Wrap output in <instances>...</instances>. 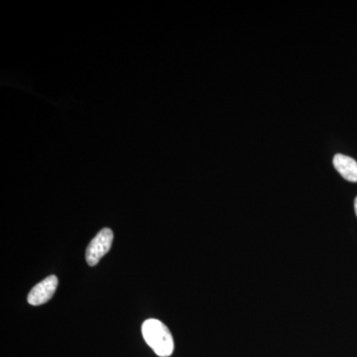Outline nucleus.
Instances as JSON below:
<instances>
[{"mask_svg":"<svg viewBox=\"0 0 357 357\" xmlns=\"http://www.w3.org/2000/svg\"><path fill=\"white\" fill-rule=\"evenodd\" d=\"M58 283L59 280L55 275L47 277L30 291L27 298L28 303L32 306H40L48 302L55 294Z\"/></svg>","mask_w":357,"mask_h":357,"instance_id":"7ed1b4c3","label":"nucleus"},{"mask_svg":"<svg viewBox=\"0 0 357 357\" xmlns=\"http://www.w3.org/2000/svg\"><path fill=\"white\" fill-rule=\"evenodd\" d=\"M333 166L338 173L349 182H357V162L351 157L337 154L333 158Z\"/></svg>","mask_w":357,"mask_h":357,"instance_id":"20e7f679","label":"nucleus"},{"mask_svg":"<svg viewBox=\"0 0 357 357\" xmlns=\"http://www.w3.org/2000/svg\"><path fill=\"white\" fill-rule=\"evenodd\" d=\"M142 335L146 344L160 357L172 356L174 340L169 328L158 319H147L142 326Z\"/></svg>","mask_w":357,"mask_h":357,"instance_id":"f257e3e1","label":"nucleus"},{"mask_svg":"<svg viewBox=\"0 0 357 357\" xmlns=\"http://www.w3.org/2000/svg\"><path fill=\"white\" fill-rule=\"evenodd\" d=\"M354 210H356V213L357 215V197H356V201H354Z\"/></svg>","mask_w":357,"mask_h":357,"instance_id":"39448f33","label":"nucleus"},{"mask_svg":"<svg viewBox=\"0 0 357 357\" xmlns=\"http://www.w3.org/2000/svg\"><path fill=\"white\" fill-rule=\"evenodd\" d=\"M112 241H114V232L107 227L100 230L96 234L86 248V259L89 266H96L103 256L109 253Z\"/></svg>","mask_w":357,"mask_h":357,"instance_id":"f03ea898","label":"nucleus"}]
</instances>
